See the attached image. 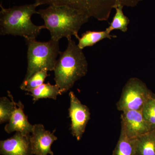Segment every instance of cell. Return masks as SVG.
<instances>
[{"mask_svg":"<svg viewBox=\"0 0 155 155\" xmlns=\"http://www.w3.org/2000/svg\"><path fill=\"white\" fill-rule=\"evenodd\" d=\"M44 21L45 28L49 31L51 39L59 41L75 36L80 38L78 32L82 25L88 22L89 17L81 11L69 6L51 5L37 11Z\"/></svg>","mask_w":155,"mask_h":155,"instance_id":"6da1fadb","label":"cell"},{"mask_svg":"<svg viewBox=\"0 0 155 155\" xmlns=\"http://www.w3.org/2000/svg\"><path fill=\"white\" fill-rule=\"evenodd\" d=\"M67 40V49L60 51L54 70L55 84L60 88L61 95L72 88L88 71V64L82 50L72 38Z\"/></svg>","mask_w":155,"mask_h":155,"instance_id":"7a4b0ae2","label":"cell"},{"mask_svg":"<svg viewBox=\"0 0 155 155\" xmlns=\"http://www.w3.org/2000/svg\"><path fill=\"white\" fill-rule=\"evenodd\" d=\"M36 2L5 8L0 5V34L23 37L25 39H36L44 25H35L31 20L33 14H37Z\"/></svg>","mask_w":155,"mask_h":155,"instance_id":"3957f363","label":"cell"},{"mask_svg":"<svg viewBox=\"0 0 155 155\" xmlns=\"http://www.w3.org/2000/svg\"><path fill=\"white\" fill-rule=\"evenodd\" d=\"M143 0H35L42 5L69 6L81 11L87 17L99 21H107L111 11L119 6L134 7Z\"/></svg>","mask_w":155,"mask_h":155,"instance_id":"277c9868","label":"cell"},{"mask_svg":"<svg viewBox=\"0 0 155 155\" xmlns=\"http://www.w3.org/2000/svg\"><path fill=\"white\" fill-rule=\"evenodd\" d=\"M25 41L28 46V67L24 80H27L42 69L54 71L60 52L59 41L51 39L46 42L37 41L36 39Z\"/></svg>","mask_w":155,"mask_h":155,"instance_id":"5b68a950","label":"cell"},{"mask_svg":"<svg viewBox=\"0 0 155 155\" xmlns=\"http://www.w3.org/2000/svg\"><path fill=\"white\" fill-rule=\"evenodd\" d=\"M154 97L146 84L137 78H130L122 89L116 106L119 111H141L146 103Z\"/></svg>","mask_w":155,"mask_h":155,"instance_id":"8992f818","label":"cell"},{"mask_svg":"<svg viewBox=\"0 0 155 155\" xmlns=\"http://www.w3.org/2000/svg\"><path fill=\"white\" fill-rule=\"evenodd\" d=\"M69 96L70 101L69 116L71 119L70 129L72 135L79 141L82 138L90 119V113L88 107L81 102L74 92L70 91Z\"/></svg>","mask_w":155,"mask_h":155,"instance_id":"52a82bcc","label":"cell"},{"mask_svg":"<svg viewBox=\"0 0 155 155\" xmlns=\"http://www.w3.org/2000/svg\"><path fill=\"white\" fill-rule=\"evenodd\" d=\"M121 130L128 137L136 139L151 131L142 111H125L121 116Z\"/></svg>","mask_w":155,"mask_h":155,"instance_id":"ba28073f","label":"cell"},{"mask_svg":"<svg viewBox=\"0 0 155 155\" xmlns=\"http://www.w3.org/2000/svg\"><path fill=\"white\" fill-rule=\"evenodd\" d=\"M51 133L46 130L44 126L41 124L34 125L33 130L30 135V142L33 155H54L51 150L53 143L58 140L54 135V132Z\"/></svg>","mask_w":155,"mask_h":155,"instance_id":"9c48e42d","label":"cell"},{"mask_svg":"<svg viewBox=\"0 0 155 155\" xmlns=\"http://www.w3.org/2000/svg\"><path fill=\"white\" fill-rule=\"evenodd\" d=\"M30 134L17 132L13 137L0 141V153L2 155H33Z\"/></svg>","mask_w":155,"mask_h":155,"instance_id":"30bf717a","label":"cell"},{"mask_svg":"<svg viewBox=\"0 0 155 155\" xmlns=\"http://www.w3.org/2000/svg\"><path fill=\"white\" fill-rule=\"evenodd\" d=\"M24 105L20 101L16 103L15 109L11 114L9 123L5 126L6 132L11 134L14 131L20 132L24 135H29L32 132L34 125L28 120V116L24 114Z\"/></svg>","mask_w":155,"mask_h":155,"instance_id":"8fae6325","label":"cell"},{"mask_svg":"<svg viewBox=\"0 0 155 155\" xmlns=\"http://www.w3.org/2000/svg\"><path fill=\"white\" fill-rule=\"evenodd\" d=\"M136 155H155V130L135 139Z\"/></svg>","mask_w":155,"mask_h":155,"instance_id":"7c38bea8","label":"cell"},{"mask_svg":"<svg viewBox=\"0 0 155 155\" xmlns=\"http://www.w3.org/2000/svg\"><path fill=\"white\" fill-rule=\"evenodd\" d=\"M116 37V35H111L106 30L102 31H87L82 34L81 37L78 39L77 45L81 49L83 50L87 47L93 46L104 39H111Z\"/></svg>","mask_w":155,"mask_h":155,"instance_id":"4fadbf2b","label":"cell"},{"mask_svg":"<svg viewBox=\"0 0 155 155\" xmlns=\"http://www.w3.org/2000/svg\"><path fill=\"white\" fill-rule=\"evenodd\" d=\"M27 94L33 97L34 104L40 99L51 98L56 100L59 95H61L60 88L57 85H52L50 83L43 84L40 86L31 90Z\"/></svg>","mask_w":155,"mask_h":155,"instance_id":"5bb4252c","label":"cell"},{"mask_svg":"<svg viewBox=\"0 0 155 155\" xmlns=\"http://www.w3.org/2000/svg\"><path fill=\"white\" fill-rule=\"evenodd\" d=\"M135 139L129 138L121 131L112 155H136Z\"/></svg>","mask_w":155,"mask_h":155,"instance_id":"9a60e30c","label":"cell"},{"mask_svg":"<svg viewBox=\"0 0 155 155\" xmlns=\"http://www.w3.org/2000/svg\"><path fill=\"white\" fill-rule=\"evenodd\" d=\"M123 6H119L116 7V12L114 15L113 21L110 26L106 30L109 33L114 30H119L122 32H126L127 30V26L130 22V20L124 14L123 11Z\"/></svg>","mask_w":155,"mask_h":155,"instance_id":"2e32d148","label":"cell"},{"mask_svg":"<svg viewBox=\"0 0 155 155\" xmlns=\"http://www.w3.org/2000/svg\"><path fill=\"white\" fill-rule=\"evenodd\" d=\"M8 95L11 98V101L7 97L0 98V123L8 122L12 113L15 109L16 102L10 91H8Z\"/></svg>","mask_w":155,"mask_h":155,"instance_id":"e0dca14e","label":"cell"},{"mask_svg":"<svg viewBox=\"0 0 155 155\" xmlns=\"http://www.w3.org/2000/svg\"><path fill=\"white\" fill-rule=\"evenodd\" d=\"M47 69H42L34 74L27 80H24L20 88L22 90L28 92L31 90L40 86L43 84L45 79L48 76Z\"/></svg>","mask_w":155,"mask_h":155,"instance_id":"ac0fdd59","label":"cell"},{"mask_svg":"<svg viewBox=\"0 0 155 155\" xmlns=\"http://www.w3.org/2000/svg\"><path fill=\"white\" fill-rule=\"evenodd\" d=\"M143 118L151 130H155V97L149 100L142 110Z\"/></svg>","mask_w":155,"mask_h":155,"instance_id":"d6986e66","label":"cell"}]
</instances>
